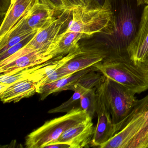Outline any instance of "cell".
Returning a JSON list of instances; mask_svg holds the SVG:
<instances>
[{
	"mask_svg": "<svg viewBox=\"0 0 148 148\" xmlns=\"http://www.w3.org/2000/svg\"><path fill=\"white\" fill-rule=\"evenodd\" d=\"M92 67L136 94L148 90V67L143 62L135 63L127 53H112Z\"/></svg>",
	"mask_w": 148,
	"mask_h": 148,
	"instance_id": "cell-1",
	"label": "cell"
},
{
	"mask_svg": "<svg viewBox=\"0 0 148 148\" xmlns=\"http://www.w3.org/2000/svg\"><path fill=\"white\" fill-rule=\"evenodd\" d=\"M115 135L100 148H143L148 139V94L136 99L128 116L114 125Z\"/></svg>",
	"mask_w": 148,
	"mask_h": 148,
	"instance_id": "cell-2",
	"label": "cell"
},
{
	"mask_svg": "<svg viewBox=\"0 0 148 148\" xmlns=\"http://www.w3.org/2000/svg\"><path fill=\"white\" fill-rule=\"evenodd\" d=\"M116 22V29L110 36H100L107 42L111 53H127L135 38L140 21L137 0H109Z\"/></svg>",
	"mask_w": 148,
	"mask_h": 148,
	"instance_id": "cell-3",
	"label": "cell"
},
{
	"mask_svg": "<svg viewBox=\"0 0 148 148\" xmlns=\"http://www.w3.org/2000/svg\"><path fill=\"white\" fill-rule=\"evenodd\" d=\"M116 29V22L109 0L103 6L89 8L79 6L71 12V18L64 31L85 34L88 38L95 34L110 36Z\"/></svg>",
	"mask_w": 148,
	"mask_h": 148,
	"instance_id": "cell-4",
	"label": "cell"
},
{
	"mask_svg": "<svg viewBox=\"0 0 148 148\" xmlns=\"http://www.w3.org/2000/svg\"><path fill=\"white\" fill-rule=\"evenodd\" d=\"M89 116L81 107L73 109L66 114L46 122L28 134L25 145L28 148H43L56 142L66 130L85 120Z\"/></svg>",
	"mask_w": 148,
	"mask_h": 148,
	"instance_id": "cell-5",
	"label": "cell"
},
{
	"mask_svg": "<svg viewBox=\"0 0 148 148\" xmlns=\"http://www.w3.org/2000/svg\"><path fill=\"white\" fill-rule=\"evenodd\" d=\"M108 109L114 125L130 113L136 100V93L123 85L106 77L96 90Z\"/></svg>",
	"mask_w": 148,
	"mask_h": 148,
	"instance_id": "cell-6",
	"label": "cell"
},
{
	"mask_svg": "<svg viewBox=\"0 0 148 148\" xmlns=\"http://www.w3.org/2000/svg\"><path fill=\"white\" fill-rule=\"evenodd\" d=\"M71 11L65 9L56 12L52 19L42 28L39 29L32 40L24 48L27 52L34 51H46L57 43L62 29L68 25L71 18Z\"/></svg>",
	"mask_w": 148,
	"mask_h": 148,
	"instance_id": "cell-7",
	"label": "cell"
},
{
	"mask_svg": "<svg viewBox=\"0 0 148 148\" xmlns=\"http://www.w3.org/2000/svg\"><path fill=\"white\" fill-rule=\"evenodd\" d=\"M56 12L41 0H36L27 14L9 32L0 38V45L15 35L40 29L53 18Z\"/></svg>",
	"mask_w": 148,
	"mask_h": 148,
	"instance_id": "cell-8",
	"label": "cell"
},
{
	"mask_svg": "<svg viewBox=\"0 0 148 148\" xmlns=\"http://www.w3.org/2000/svg\"><path fill=\"white\" fill-rule=\"evenodd\" d=\"M96 93V113L97 115V123L95 128L90 146L99 148L110 139L116 133L110 114L101 95L97 91Z\"/></svg>",
	"mask_w": 148,
	"mask_h": 148,
	"instance_id": "cell-9",
	"label": "cell"
},
{
	"mask_svg": "<svg viewBox=\"0 0 148 148\" xmlns=\"http://www.w3.org/2000/svg\"><path fill=\"white\" fill-rule=\"evenodd\" d=\"M92 119L85 120L66 130L56 142L68 144L71 148H82L90 145L95 131Z\"/></svg>",
	"mask_w": 148,
	"mask_h": 148,
	"instance_id": "cell-10",
	"label": "cell"
},
{
	"mask_svg": "<svg viewBox=\"0 0 148 148\" xmlns=\"http://www.w3.org/2000/svg\"><path fill=\"white\" fill-rule=\"evenodd\" d=\"M127 52L135 63L143 62L148 54V4L143 10L136 34L128 46Z\"/></svg>",
	"mask_w": 148,
	"mask_h": 148,
	"instance_id": "cell-11",
	"label": "cell"
},
{
	"mask_svg": "<svg viewBox=\"0 0 148 148\" xmlns=\"http://www.w3.org/2000/svg\"><path fill=\"white\" fill-rule=\"evenodd\" d=\"M58 39L56 45L47 51H33L18 57L5 65L0 66L1 74L40 64L57 57L56 49L59 38Z\"/></svg>",
	"mask_w": 148,
	"mask_h": 148,
	"instance_id": "cell-12",
	"label": "cell"
},
{
	"mask_svg": "<svg viewBox=\"0 0 148 148\" xmlns=\"http://www.w3.org/2000/svg\"><path fill=\"white\" fill-rule=\"evenodd\" d=\"M36 0H11L0 27V38L9 32L33 6Z\"/></svg>",
	"mask_w": 148,
	"mask_h": 148,
	"instance_id": "cell-13",
	"label": "cell"
},
{
	"mask_svg": "<svg viewBox=\"0 0 148 148\" xmlns=\"http://www.w3.org/2000/svg\"><path fill=\"white\" fill-rule=\"evenodd\" d=\"M37 92L36 84L26 79L9 84L5 90L0 92L1 99L4 103H17L21 99L32 97Z\"/></svg>",
	"mask_w": 148,
	"mask_h": 148,
	"instance_id": "cell-14",
	"label": "cell"
},
{
	"mask_svg": "<svg viewBox=\"0 0 148 148\" xmlns=\"http://www.w3.org/2000/svg\"><path fill=\"white\" fill-rule=\"evenodd\" d=\"M92 69L89 67L47 84L39 88L37 93L40 94V100H44L50 94L66 90H73L80 77Z\"/></svg>",
	"mask_w": 148,
	"mask_h": 148,
	"instance_id": "cell-15",
	"label": "cell"
},
{
	"mask_svg": "<svg viewBox=\"0 0 148 148\" xmlns=\"http://www.w3.org/2000/svg\"><path fill=\"white\" fill-rule=\"evenodd\" d=\"M82 52L81 48L65 55H60L49 60L45 66L32 73L27 79L37 84L63 66L66 63Z\"/></svg>",
	"mask_w": 148,
	"mask_h": 148,
	"instance_id": "cell-16",
	"label": "cell"
},
{
	"mask_svg": "<svg viewBox=\"0 0 148 148\" xmlns=\"http://www.w3.org/2000/svg\"><path fill=\"white\" fill-rule=\"evenodd\" d=\"M86 38L88 37L81 33L63 32L60 35V39L56 47L57 55H65L77 50L80 47L79 40Z\"/></svg>",
	"mask_w": 148,
	"mask_h": 148,
	"instance_id": "cell-17",
	"label": "cell"
},
{
	"mask_svg": "<svg viewBox=\"0 0 148 148\" xmlns=\"http://www.w3.org/2000/svg\"><path fill=\"white\" fill-rule=\"evenodd\" d=\"M48 61L40 64L26 67L8 73L1 74L0 83L11 84L18 81L27 79L32 73L39 68L45 66Z\"/></svg>",
	"mask_w": 148,
	"mask_h": 148,
	"instance_id": "cell-18",
	"label": "cell"
},
{
	"mask_svg": "<svg viewBox=\"0 0 148 148\" xmlns=\"http://www.w3.org/2000/svg\"><path fill=\"white\" fill-rule=\"evenodd\" d=\"M88 90L89 89L86 88L84 86L77 82L73 90V91H74V93L71 97L66 102L63 103L60 106L50 110L48 111V113L68 112L73 109L77 108L76 106H77L78 103L80 102L81 96Z\"/></svg>",
	"mask_w": 148,
	"mask_h": 148,
	"instance_id": "cell-19",
	"label": "cell"
},
{
	"mask_svg": "<svg viewBox=\"0 0 148 148\" xmlns=\"http://www.w3.org/2000/svg\"><path fill=\"white\" fill-rule=\"evenodd\" d=\"M97 88L89 89L84 93L80 98V104L81 109L92 119L96 113Z\"/></svg>",
	"mask_w": 148,
	"mask_h": 148,
	"instance_id": "cell-20",
	"label": "cell"
},
{
	"mask_svg": "<svg viewBox=\"0 0 148 148\" xmlns=\"http://www.w3.org/2000/svg\"><path fill=\"white\" fill-rule=\"evenodd\" d=\"M38 30L34 32L32 34H31L30 36L27 37L26 38L21 40V41L19 42L18 44H16L13 46L10 47L5 52L0 54V61H2V60L8 58L10 56L16 53L17 52L19 51L21 49H22L25 46L32 40V39L34 38V35L36 34Z\"/></svg>",
	"mask_w": 148,
	"mask_h": 148,
	"instance_id": "cell-21",
	"label": "cell"
},
{
	"mask_svg": "<svg viewBox=\"0 0 148 148\" xmlns=\"http://www.w3.org/2000/svg\"><path fill=\"white\" fill-rule=\"evenodd\" d=\"M39 30V29H38ZM38 30H35L32 32L23 33L19 35H15L9 38L5 43L0 45V54L3 53L7 51L9 48L13 46L19 42L26 38L27 37L32 34L33 33Z\"/></svg>",
	"mask_w": 148,
	"mask_h": 148,
	"instance_id": "cell-22",
	"label": "cell"
},
{
	"mask_svg": "<svg viewBox=\"0 0 148 148\" xmlns=\"http://www.w3.org/2000/svg\"><path fill=\"white\" fill-rule=\"evenodd\" d=\"M66 9L72 11L78 7H86L89 8H97L92 0H63Z\"/></svg>",
	"mask_w": 148,
	"mask_h": 148,
	"instance_id": "cell-23",
	"label": "cell"
},
{
	"mask_svg": "<svg viewBox=\"0 0 148 148\" xmlns=\"http://www.w3.org/2000/svg\"><path fill=\"white\" fill-rule=\"evenodd\" d=\"M42 2L48 5L56 12L66 9L63 0H43Z\"/></svg>",
	"mask_w": 148,
	"mask_h": 148,
	"instance_id": "cell-24",
	"label": "cell"
},
{
	"mask_svg": "<svg viewBox=\"0 0 148 148\" xmlns=\"http://www.w3.org/2000/svg\"><path fill=\"white\" fill-rule=\"evenodd\" d=\"M11 0H1V15L5 17L11 3Z\"/></svg>",
	"mask_w": 148,
	"mask_h": 148,
	"instance_id": "cell-25",
	"label": "cell"
},
{
	"mask_svg": "<svg viewBox=\"0 0 148 148\" xmlns=\"http://www.w3.org/2000/svg\"><path fill=\"white\" fill-rule=\"evenodd\" d=\"M44 148H71V146L68 144L54 142V143H51L45 146Z\"/></svg>",
	"mask_w": 148,
	"mask_h": 148,
	"instance_id": "cell-26",
	"label": "cell"
},
{
	"mask_svg": "<svg viewBox=\"0 0 148 148\" xmlns=\"http://www.w3.org/2000/svg\"><path fill=\"white\" fill-rule=\"evenodd\" d=\"M93 3L97 7H102L104 4L106 0H92Z\"/></svg>",
	"mask_w": 148,
	"mask_h": 148,
	"instance_id": "cell-27",
	"label": "cell"
},
{
	"mask_svg": "<svg viewBox=\"0 0 148 148\" xmlns=\"http://www.w3.org/2000/svg\"><path fill=\"white\" fill-rule=\"evenodd\" d=\"M138 4L139 6L143 5H147L148 4V0H137Z\"/></svg>",
	"mask_w": 148,
	"mask_h": 148,
	"instance_id": "cell-28",
	"label": "cell"
},
{
	"mask_svg": "<svg viewBox=\"0 0 148 148\" xmlns=\"http://www.w3.org/2000/svg\"><path fill=\"white\" fill-rule=\"evenodd\" d=\"M143 63L148 67V54L147 55V56H146L145 58V59L144 60Z\"/></svg>",
	"mask_w": 148,
	"mask_h": 148,
	"instance_id": "cell-29",
	"label": "cell"
},
{
	"mask_svg": "<svg viewBox=\"0 0 148 148\" xmlns=\"http://www.w3.org/2000/svg\"><path fill=\"white\" fill-rule=\"evenodd\" d=\"M41 1H42V2H43V0H41Z\"/></svg>",
	"mask_w": 148,
	"mask_h": 148,
	"instance_id": "cell-30",
	"label": "cell"
}]
</instances>
